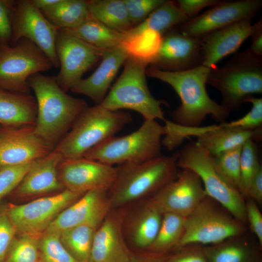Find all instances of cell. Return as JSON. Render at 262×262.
Here are the masks:
<instances>
[{
    "instance_id": "obj_1",
    "label": "cell",
    "mask_w": 262,
    "mask_h": 262,
    "mask_svg": "<svg viewBox=\"0 0 262 262\" xmlns=\"http://www.w3.org/2000/svg\"><path fill=\"white\" fill-rule=\"evenodd\" d=\"M211 69L203 66L181 71H168L152 67L146 74L170 85L181 101L172 113L173 122L180 126L196 128L206 117L211 115L216 121L225 122L230 111L209 96L206 88Z\"/></svg>"
},
{
    "instance_id": "obj_2",
    "label": "cell",
    "mask_w": 262,
    "mask_h": 262,
    "mask_svg": "<svg viewBox=\"0 0 262 262\" xmlns=\"http://www.w3.org/2000/svg\"><path fill=\"white\" fill-rule=\"evenodd\" d=\"M29 84L37 104L35 132L54 149L87 103L64 91L55 76L36 73L30 78Z\"/></svg>"
},
{
    "instance_id": "obj_3",
    "label": "cell",
    "mask_w": 262,
    "mask_h": 262,
    "mask_svg": "<svg viewBox=\"0 0 262 262\" xmlns=\"http://www.w3.org/2000/svg\"><path fill=\"white\" fill-rule=\"evenodd\" d=\"M116 168L115 180L108 190L112 209L149 198L175 180L180 172L176 154L124 164Z\"/></svg>"
},
{
    "instance_id": "obj_4",
    "label": "cell",
    "mask_w": 262,
    "mask_h": 262,
    "mask_svg": "<svg viewBox=\"0 0 262 262\" xmlns=\"http://www.w3.org/2000/svg\"><path fill=\"white\" fill-rule=\"evenodd\" d=\"M131 120L129 113L110 110L101 104L87 106L54 149L64 159L82 157L91 148L115 136Z\"/></svg>"
},
{
    "instance_id": "obj_5",
    "label": "cell",
    "mask_w": 262,
    "mask_h": 262,
    "mask_svg": "<svg viewBox=\"0 0 262 262\" xmlns=\"http://www.w3.org/2000/svg\"><path fill=\"white\" fill-rule=\"evenodd\" d=\"M207 84L220 93L222 105L236 110L247 98L262 93V57L247 49L239 53L222 66L211 69Z\"/></svg>"
},
{
    "instance_id": "obj_6",
    "label": "cell",
    "mask_w": 262,
    "mask_h": 262,
    "mask_svg": "<svg viewBox=\"0 0 262 262\" xmlns=\"http://www.w3.org/2000/svg\"><path fill=\"white\" fill-rule=\"evenodd\" d=\"M164 126L155 120H144L133 132L113 136L87 151L83 157L114 166L139 163L161 156Z\"/></svg>"
},
{
    "instance_id": "obj_7",
    "label": "cell",
    "mask_w": 262,
    "mask_h": 262,
    "mask_svg": "<svg viewBox=\"0 0 262 262\" xmlns=\"http://www.w3.org/2000/svg\"><path fill=\"white\" fill-rule=\"evenodd\" d=\"M148 65L129 56L122 74L100 104L113 111L132 110L139 113L144 120L165 121L161 105L166 103L153 97L147 83Z\"/></svg>"
},
{
    "instance_id": "obj_8",
    "label": "cell",
    "mask_w": 262,
    "mask_h": 262,
    "mask_svg": "<svg viewBox=\"0 0 262 262\" xmlns=\"http://www.w3.org/2000/svg\"><path fill=\"white\" fill-rule=\"evenodd\" d=\"M176 154L178 167L195 172L202 182L206 195L247 227L246 199L221 174L213 156L194 142L185 145Z\"/></svg>"
},
{
    "instance_id": "obj_9",
    "label": "cell",
    "mask_w": 262,
    "mask_h": 262,
    "mask_svg": "<svg viewBox=\"0 0 262 262\" xmlns=\"http://www.w3.org/2000/svg\"><path fill=\"white\" fill-rule=\"evenodd\" d=\"M248 231L225 207L207 195L185 218L184 232L177 246L218 243Z\"/></svg>"
},
{
    "instance_id": "obj_10",
    "label": "cell",
    "mask_w": 262,
    "mask_h": 262,
    "mask_svg": "<svg viewBox=\"0 0 262 262\" xmlns=\"http://www.w3.org/2000/svg\"><path fill=\"white\" fill-rule=\"evenodd\" d=\"M52 66L45 53L27 39L22 38L14 46L0 44V88L30 94V78Z\"/></svg>"
},
{
    "instance_id": "obj_11",
    "label": "cell",
    "mask_w": 262,
    "mask_h": 262,
    "mask_svg": "<svg viewBox=\"0 0 262 262\" xmlns=\"http://www.w3.org/2000/svg\"><path fill=\"white\" fill-rule=\"evenodd\" d=\"M10 18L12 37L10 45L26 38L36 45L47 56L52 66L58 68L56 40L58 29L35 6L32 0H11Z\"/></svg>"
},
{
    "instance_id": "obj_12",
    "label": "cell",
    "mask_w": 262,
    "mask_h": 262,
    "mask_svg": "<svg viewBox=\"0 0 262 262\" xmlns=\"http://www.w3.org/2000/svg\"><path fill=\"white\" fill-rule=\"evenodd\" d=\"M83 194L64 189L23 204L8 203V214L17 233L40 235L62 211Z\"/></svg>"
},
{
    "instance_id": "obj_13",
    "label": "cell",
    "mask_w": 262,
    "mask_h": 262,
    "mask_svg": "<svg viewBox=\"0 0 262 262\" xmlns=\"http://www.w3.org/2000/svg\"><path fill=\"white\" fill-rule=\"evenodd\" d=\"M56 51L60 70L55 80L65 92L101 58L103 50L95 48L64 29L58 30Z\"/></svg>"
},
{
    "instance_id": "obj_14",
    "label": "cell",
    "mask_w": 262,
    "mask_h": 262,
    "mask_svg": "<svg viewBox=\"0 0 262 262\" xmlns=\"http://www.w3.org/2000/svg\"><path fill=\"white\" fill-rule=\"evenodd\" d=\"M262 6V0H220L202 14L181 24L178 31L187 36L200 37L237 22L251 20Z\"/></svg>"
},
{
    "instance_id": "obj_15",
    "label": "cell",
    "mask_w": 262,
    "mask_h": 262,
    "mask_svg": "<svg viewBox=\"0 0 262 262\" xmlns=\"http://www.w3.org/2000/svg\"><path fill=\"white\" fill-rule=\"evenodd\" d=\"M206 196L199 176L186 168L147 199L162 214L172 213L186 217Z\"/></svg>"
},
{
    "instance_id": "obj_16",
    "label": "cell",
    "mask_w": 262,
    "mask_h": 262,
    "mask_svg": "<svg viewBox=\"0 0 262 262\" xmlns=\"http://www.w3.org/2000/svg\"><path fill=\"white\" fill-rule=\"evenodd\" d=\"M58 173L65 189L84 194L96 189H109L115 180L117 168L82 157L64 159Z\"/></svg>"
},
{
    "instance_id": "obj_17",
    "label": "cell",
    "mask_w": 262,
    "mask_h": 262,
    "mask_svg": "<svg viewBox=\"0 0 262 262\" xmlns=\"http://www.w3.org/2000/svg\"><path fill=\"white\" fill-rule=\"evenodd\" d=\"M53 149L36 134L34 126H0V169L39 160Z\"/></svg>"
},
{
    "instance_id": "obj_18",
    "label": "cell",
    "mask_w": 262,
    "mask_h": 262,
    "mask_svg": "<svg viewBox=\"0 0 262 262\" xmlns=\"http://www.w3.org/2000/svg\"><path fill=\"white\" fill-rule=\"evenodd\" d=\"M126 210L112 209L96 229L91 253L92 262H130L132 252L126 242L123 225Z\"/></svg>"
},
{
    "instance_id": "obj_19",
    "label": "cell",
    "mask_w": 262,
    "mask_h": 262,
    "mask_svg": "<svg viewBox=\"0 0 262 262\" xmlns=\"http://www.w3.org/2000/svg\"><path fill=\"white\" fill-rule=\"evenodd\" d=\"M108 190L98 188L85 193L62 211L45 231L60 233L81 225L98 228L112 209Z\"/></svg>"
},
{
    "instance_id": "obj_20",
    "label": "cell",
    "mask_w": 262,
    "mask_h": 262,
    "mask_svg": "<svg viewBox=\"0 0 262 262\" xmlns=\"http://www.w3.org/2000/svg\"><path fill=\"white\" fill-rule=\"evenodd\" d=\"M149 65L168 71L187 70L201 65L200 37L185 36L179 31L163 36L160 49Z\"/></svg>"
},
{
    "instance_id": "obj_21",
    "label": "cell",
    "mask_w": 262,
    "mask_h": 262,
    "mask_svg": "<svg viewBox=\"0 0 262 262\" xmlns=\"http://www.w3.org/2000/svg\"><path fill=\"white\" fill-rule=\"evenodd\" d=\"M251 20H244L210 32L200 37L201 66L216 67L222 59L236 51L252 31Z\"/></svg>"
},
{
    "instance_id": "obj_22",
    "label": "cell",
    "mask_w": 262,
    "mask_h": 262,
    "mask_svg": "<svg viewBox=\"0 0 262 262\" xmlns=\"http://www.w3.org/2000/svg\"><path fill=\"white\" fill-rule=\"evenodd\" d=\"M64 159L62 154L54 149L47 156L36 161L9 195L27 197L59 193L65 189L58 173V166Z\"/></svg>"
},
{
    "instance_id": "obj_23",
    "label": "cell",
    "mask_w": 262,
    "mask_h": 262,
    "mask_svg": "<svg viewBox=\"0 0 262 262\" xmlns=\"http://www.w3.org/2000/svg\"><path fill=\"white\" fill-rule=\"evenodd\" d=\"M129 56L120 44L104 50L101 62L95 72L89 77L80 79L70 90L88 97L96 105L100 104L118 69Z\"/></svg>"
},
{
    "instance_id": "obj_24",
    "label": "cell",
    "mask_w": 262,
    "mask_h": 262,
    "mask_svg": "<svg viewBox=\"0 0 262 262\" xmlns=\"http://www.w3.org/2000/svg\"><path fill=\"white\" fill-rule=\"evenodd\" d=\"M131 211H126L123 230L125 237L135 246L147 249L159 230L163 214L147 198Z\"/></svg>"
},
{
    "instance_id": "obj_25",
    "label": "cell",
    "mask_w": 262,
    "mask_h": 262,
    "mask_svg": "<svg viewBox=\"0 0 262 262\" xmlns=\"http://www.w3.org/2000/svg\"><path fill=\"white\" fill-rule=\"evenodd\" d=\"M262 246L257 239L243 234L203 246L208 262H262Z\"/></svg>"
},
{
    "instance_id": "obj_26",
    "label": "cell",
    "mask_w": 262,
    "mask_h": 262,
    "mask_svg": "<svg viewBox=\"0 0 262 262\" xmlns=\"http://www.w3.org/2000/svg\"><path fill=\"white\" fill-rule=\"evenodd\" d=\"M261 128L247 130L226 127L220 124L202 127L196 135L197 138L196 143L212 156H215L242 146L249 140L260 139Z\"/></svg>"
},
{
    "instance_id": "obj_27",
    "label": "cell",
    "mask_w": 262,
    "mask_h": 262,
    "mask_svg": "<svg viewBox=\"0 0 262 262\" xmlns=\"http://www.w3.org/2000/svg\"><path fill=\"white\" fill-rule=\"evenodd\" d=\"M37 104L34 96L0 88V126L21 127L34 126Z\"/></svg>"
},
{
    "instance_id": "obj_28",
    "label": "cell",
    "mask_w": 262,
    "mask_h": 262,
    "mask_svg": "<svg viewBox=\"0 0 262 262\" xmlns=\"http://www.w3.org/2000/svg\"><path fill=\"white\" fill-rule=\"evenodd\" d=\"M90 17L109 28L125 33L133 27L122 0H86Z\"/></svg>"
},
{
    "instance_id": "obj_29",
    "label": "cell",
    "mask_w": 262,
    "mask_h": 262,
    "mask_svg": "<svg viewBox=\"0 0 262 262\" xmlns=\"http://www.w3.org/2000/svg\"><path fill=\"white\" fill-rule=\"evenodd\" d=\"M41 12L58 30L77 27L91 17L86 0H60Z\"/></svg>"
},
{
    "instance_id": "obj_30",
    "label": "cell",
    "mask_w": 262,
    "mask_h": 262,
    "mask_svg": "<svg viewBox=\"0 0 262 262\" xmlns=\"http://www.w3.org/2000/svg\"><path fill=\"white\" fill-rule=\"evenodd\" d=\"M89 45L102 50L121 44L125 34L90 17L79 26L64 29Z\"/></svg>"
},
{
    "instance_id": "obj_31",
    "label": "cell",
    "mask_w": 262,
    "mask_h": 262,
    "mask_svg": "<svg viewBox=\"0 0 262 262\" xmlns=\"http://www.w3.org/2000/svg\"><path fill=\"white\" fill-rule=\"evenodd\" d=\"M188 18L183 14L175 1L165 2L151 13L141 23L124 33L126 35L149 30L163 33L175 25L182 24Z\"/></svg>"
},
{
    "instance_id": "obj_32",
    "label": "cell",
    "mask_w": 262,
    "mask_h": 262,
    "mask_svg": "<svg viewBox=\"0 0 262 262\" xmlns=\"http://www.w3.org/2000/svg\"><path fill=\"white\" fill-rule=\"evenodd\" d=\"M97 229L89 225H81L60 232L62 245L77 262L91 261L92 246Z\"/></svg>"
},
{
    "instance_id": "obj_33",
    "label": "cell",
    "mask_w": 262,
    "mask_h": 262,
    "mask_svg": "<svg viewBox=\"0 0 262 262\" xmlns=\"http://www.w3.org/2000/svg\"><path fill=\"white\" fill-rule=\"evenodd\" d=\"M185 218L172 213L163 214L157 235L146 250L167 254L177 248L184 232Z\"/></svg>"
},
{
    "instance_id": "obj_34",
    "label": "cell",
    "mask_w": 262,
    "mask_h": 262,
    "mask_svg": "<svg viewBox=\"0 0 262 262\" xmlns=\"http://www.w3.org/2000/svg\"><path fill=\"white\" fill-rule=\"evenodd\" d=\"M163 36L149 30L126 35L121 43L129 56L146 62L149 65L157 55Z\"/></svg>"
},
{
    "instance_id": "obj_35",
    "label": "cell",
    "mask_w": 262,
    "mask_h": 262,
    "mask_svg": "<svg viewBox=\"0 0 262 262\" xmlns=\"http://www.w3.org/2000/svg\"><path fill=\"white\" fill-rule=\"evenodd\" d=\"M40 236L17 233L3 262H40Z\"/></svg>"
},
{
    "instance_id": "obj_36",
    "label": "cell",
    "mask_w": 262,
    "mask_h": 262,
    "mask_svg": "<svg viewBox=\"0 0 262 262\" xmlns=\"http://www.w3.org/2000/svg\"><path fill=\"white\" fill-rule=\"evenodd\" d=\"M242 147H239L213 156L218 170L229 183L241 194L240 156Z\"/></svg>"
},
{
    "instance_id": "obj_37",
    "label": "cell",
    "mask_w": 262,
    "mask_h": 262,
    "mask_svg": "<svg viewBox=\"0 0 262 262\" xmlns=\"http://www.w3.org/2000/svg\"><path fill=\"white\" fill-rule=\"evenodd\" d=\"M40 262H77L62 245L60 233L45 231L39 238Z\"/></svg>"
},
{
    "instance_id": "obj_38",
    "label": "cell",
    "mask_w": 262,
    "mask_h": 262,
    "mask_svg": "<svg viewBox=\"0 0 262 262\" xmlns=\"http://www.w3.org/2000/svg\"><path fill=\"white\" fill-rule=\"evenodd\" d=\"M261 165L256 144L254 140H249L242 146L240 156L242 194L246 199L252 179Z\"/></svg>"
},
{
    "instance_id": "obj_39",
    "label": "cell",
    "mask_w": 262,
    "mask_h": 262,
    "mask_svg": "<svg viewBox=\"0 0 262 262\" xmlns=\"http://www.w3.org/2000/svg\"><path fill=\"white\" fill-rule=\"evenodd\" d=\"M36 161L0 169V201L15 190Z\"/></svg>"
},
{
    "instance_id": "obj_40",
    "label": "cell",
    "mask_w": 262,
    "mask_h": 262,
    "mask_svg": "<svg viewBox=\"0 0 262 262\" xmlns=\"http://www.w3.org/2000/svg\"><path fill=\"white\" fill-rule=\"evenodd\" d=\"M244 102L252 104L250 110L242 117L229 122H223L220 124L226 127L238 128L247 130H253L262 128V98L250 96Z\"/></svg>"
},
{
    "instance_id": "obj_41",
    "label": "cell",
    "mask_w": 262,
    "mask_h": 262,
    "mask_svg": "<svg viewBox=\"0 0 262 262\" xmlns=\"http://www.w3.org/2000/svg\"><path fill=\"white\" fill-rule=\"evenodd\" d=\"M8 212L7 203L0 201V262H3L17 235Z\"/></svg>"
},
{
    "instance_id": "obj_42",
    "label": "cell",
    "mask_w": 262,
    "mask_h": 262,
    "mask_svg": "<svg viewBox=\"0 0 262 262\" xmlns=\"http://www.w3.org/2000/svg\"><path fill=\"white\" fill-rule=\"evenodd\" d=\"M133 27L163 4L165 0H122Z\"/></svg>"
},
{
    "instance_id": "obj_43",
    "label": "cell",
    "mask_w": 262,
    "mask_h": 262,
    "mask_svg": "<svg viewBox=\"0 0 262 262\" xmlns=\"http://www.w3.org/2000/svg\"><path fill=\"white\" fill-rule=\"evenodd\" d=\"M171 251L166 254L164 262H208L201 245H185Z\"/></svg>"
},
{
    "instance_id": "obj_44",
    "label": "cell",
    "mask_w": 262,
    "mask_h": 262,
    "mask_svg": "<svg viewBox=\"0 0 262 262\" xmlns=\"http://www.w3.org/2000/svg\"><path fill=\"white\" fill-rule=\"evenodd\" d=\"M246 213L247 228L262 246V214L258 204L250 198L246 199Z\"/></svg>"
},
{
    "instance_id": "obj_45",
    "label": "cell",
    "mask_w": 262,
    "mask_h": 262,
    "mask_svg": "<svg viewBox=\"0 0 262 262\" xmlns=\"http://www.w3.org/2000/svg\"><path fill=\"white\" fill-rule=\"evenodd\" d=\"M11 0H0V44L10 45L12 27L10 18Z\"/></svg>"
},
{
    "instance_id": "obj_46",
    "label": "cell",
    "mask_w": 262,
    "mask_h": 262,
    "mask_svg": "<svg viewBox=\"0 0 262 262\" xmlns=\"http://www.w3.org/2000/svg\"><path fill=\"white\" fill-rule=\"evenodd\" d=\"M219 0H178L175 1L179 9L188 19L194 17L202 9L212 7Z\"/></svg>"
},
{
    "instance_id": "obj_47",
    "label": "cell",
    "mask_w": 262,
    "mask_h": 262,
    "mask_svg": "<svg viewBox=\"0 0 262 262\" xmlns=\"http://www.w3.org/2000/svg\"><path fill=\"white\" fill-rule=\"evenodd\" d=\"M251 45L247 50L252 54L262 57V19L252 25L250 36Z\"/></svg>"
},
{
    "instance_id": "obj_48",
    "label": "cell",
    "mask_w": 262,
    "mask_h": 262,
    "mask_svg": "<svg viewBox=\"0 0 262 262\" xmlns=\"http://www.w3.org/2000/svg\"><path fill=\"white\" fill-rule=\"evenodd\" d=\"M248 198L260 204L262 202V167L261 165L257 170L251 183Z\"/></svg>"
},
{
    "instance_id": "obj_49",
    "label": "cell",
    "mask_w": 262,
    "mask_h": 262,
    "mask_svg": "<svg viewBox=\"0 0 262 262\" xmlns=\"http://www.w3.org/2000/svg\"><path fill=\"white\" fill-rule=\"evenodd\" d=\"M166 254L148 250L134 253L130 262H164Z\"/></svg>"
},
{
    "instance_id": "obj_50",
    "label": "cell",
    "mask_w": 262,
    "mask_h": 262,
    "mask_svg": "<svg viewBox=\"0 0 262 262\" xmlns=\"http://www.w3.org/2000/svg\"><path fill=\"white\" fill-rule=\"evenodd\" d=\"M41 11L48 9L57 4L60 0H32Z\"/></svg>"
},
{
    "instance_id": "obj_51",
    "label": "cell",
    "mask_w": 262,
    "mask_h": 262,
    "mask_svg": "<svg viewBox=\"0 0 262 262\" xmlns=\"http://www.w3.org/2000/svg\"><path fill=\"white\" fill-rule=\"evenodd\" d=\"M92 262L90 261H89V262Z\"/></svg>"
},
{
    "instance_id": "obj_52",
    "label": "cell",
    "mask_w": 262,
    "mask_h": 262,
    "mask_svg": "<svg viewBox=\"0 0 262 262\" xmlns=\"http://www.w3.org/2000/svg\"></svg>"
}]
</instances>
